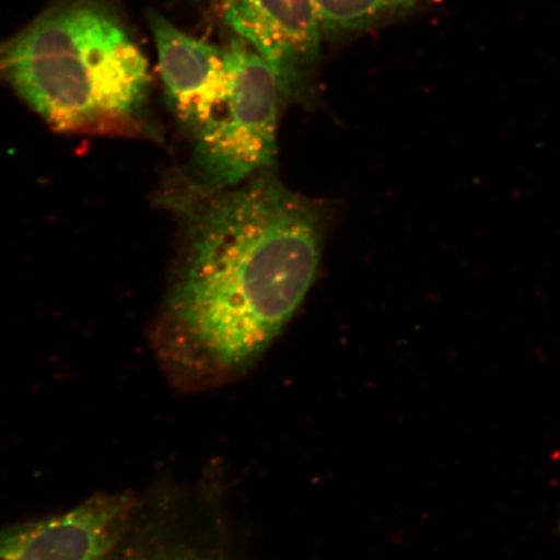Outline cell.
I'll use <instances>...</instances> for the list:
<instances>
[{
	"instance_id": "cell-4",
	"label": "cell",
	"mask_w": 560,
	"mask_h": 560,
	"mask_svg": "<svg viewBox=\"0 0 560 560\" xmlns=\"http://www.w3.org/2000/svg\"><path fill=\"white\" fill-rule=\"evenodd\" d=\"M223 20L275 72L284 97L310 86L322 27L313 0H217Z\"/></svg>"
},
{
	"instance_id": "cell-8",
	"label": "cell",
	"mask_w": 560,
	"mask_h": 560,
	"mask_svg": "<svg viewBox=\"0 0 560 560\" xmlns=\"http://www.w3.org/2000/svg\"><path fill=\"white\" fill-rule=\"evenodd\" d=\"M153 560H219L213 557H206L202 555H196L194 551H187V549H174L173 551L166 552V555L156 557Z\"/></svg>"
},
{
	"instance_id": "cell-1",
	"label": "cell",
	"mask_w": 560,
	"mask_h": 560,
	"mask_svg": "<svg viewBox=\"0 0 560 560\" xmlns=\"http://www.w3.org/2000/svg\"><path fill=\"white\" fill-rule=\"evenodd\" d=\"M167 205L180 236L153 345L175 387L205 394L247 376L304 303L330 208L272 170L220 190L186 177Z\"/></svg>"
},
{
	"instance_id": "cell-3",
	"label": "cell",
	"mask_w": 560,
	"mask_h": 560,
	"mask_svg": "<svg viewBox=\"0 0 560 560\" xmlns=\"http://www.w3.org/2000/svg\"><path fill=\"white\" fill-rule=\"evenodd\" d=\"M226 60V95L191 135L192 173L188 178L215 190L242 185L272 170L282 97L275 72L245 42H231Z\"/></svg>"
},
{
	"instance_id": "cell-6",
	"label": "cell",
	"mask_w": 560,
	"mask_h": 560,
	"mask_svg": "<svg viewBox=\"0 0 560 560\" xmlns=\"http://www.w3.org/2000/svg\"><path fill=\"white\" fill-rule=\"evenodd\" d=\"M167 105L192 135L219 107L228 90L226 51L150 13Z\"/></svg>"
},
{
	"instance_id": "cell-7",
	"label": "cell",
	"mask_w": 560,
	"mask_h": 560,
	"mask_svg": "<svg viewBox=\"0 0 560 560\" xmlns=\"http://www.w3.org/2000/svg\"><path fill=\"white\" fill-rule=\"evenodd\" d=\"M322 33L332 34L361 30L418 0H313Z\"/></svg>"
},
{
	"instance_id": "cell-5",
	"label": "cell",
	"mask_w": 560,
	"mask_h": 560,
	"mask_svg": "<svg viewBox=\"0 0 560 560\" xmlns=\"http://www.w3.org/2000/svg\"><path fill=\"white\" fill-rule=\"evenodd\" d=\"M132 509L129 495L102 494L50 520L0 530V560H104Z\"/></svg>"
},
{
	"instance_id": "cell-2",
	"label": "cell",
	"mask_w": 560,
	"mask_h": 560,
	"mask_svg": "<svg viewBox=\"0 0 560 560\" xmlns=\"http://www.w3.org/2000/svg\"><path fill=\"white\" fill-rule=\"evenodd\" d=\"M0 80L55 130L136 136L150 67L115 0H52L0 42Z\"/></svg>"
}]
</instances>
